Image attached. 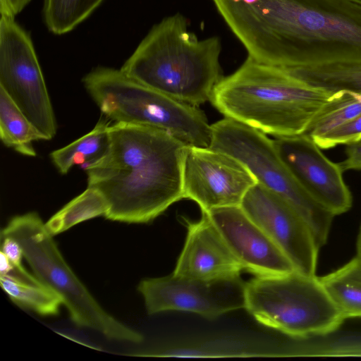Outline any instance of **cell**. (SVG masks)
<instances>
[{"mask_svg":"<svg viewBox=\"0 0 361 361\" xmlns=\"http://www.w3.org/2000/svg\"><path fill=\"white\" fill-rule=\"evenodd\" d=\"M109 206L103 195L88 187L73 199L45 223L49 232L56 235L90 219L106 214Z\"/></svg>","mask_w":361,"mask_h":361,"instance_id":"19","label":"cell"},{"mask_svg":"<svg viewBox=\"0 0 361 361\" xmlns=\"http://www.w3.org/2000/svg\"><path fill=\"white\" fill-rule=\"evenodd\" d=\"M261 324L305 338L336 331L345 319L316 276L297 271L245 283V306Z\"/></svg>","mask_w":361,"mask_h":361,"instance_id":"7","label":"cell"},{"mask_svg":"<svg viewBox=\"0 0 361 361\" xmlns=\"http://www.w3.org/2000/svg\"><path fill=\"white\" fill-rule=\"evenodd\" d=\"M257 183L250 170L231 155L210 147L185 146L183 198L195 201L202 211L240 206Z\"/></svg>","mask_w":361,"mask_h":361,"instance_id":"11","label":"cell"},{"mask_svg":"<svg viewBox=\"0 0 361 361\" xmlns=\"http://www.w3.org/2000/svg\"><path fill=\"white\" fill-rule=\"evenodd\" d=\"M104 0H44L43 18L48 30L63 35L86 20Z\"/></svg>","mask_w":361,"mask_h":361,"instance_id":"22","label":"cell"},{"mask_svg":"<svg viewBox=\"0 0 361 361\" xmlns=\"http://www.w3.org/2000/svg\"><path fill=\"white\" fill-rule=\"evenodd\" d=\"M361 114V94L341 91L331 95L305 134L312 139L353 120Z\"/></svg>","mask_w":361,"mask_h":361,"instance_id":"20","label":"cell"},{"mask_svg":"<svg viewBox=\"0 0 361 361\" xmlns=\"http://www.w3.org/2000/svg\"><path fill=\"white\" fill-rule=\"evenodd\" d=\"M221 42L199 40L176 13L155 25L121 70L133 79L182 102L199 106L210 101L222 79Z\"/></svg>","mask_w":361,"mask_h":361,"instance_id":"4","label":"cell"},{"mask_svg":"<svg viewBox=\"0 0 361 361\" xmlns=\"http://www.w3.org/2000/svg\"><path fill=\"white\" fill-rule=\"evenodd\" d=\"M312 140L321 149H330L338 145L361 141V114L345 124Z\"/></svg>","mask_w":361,"mask_h":361,"instance_id":"23","label":"cell"},{"mask_svg":"<svg viewBox=\"0 0 361 361\" xmlns=\"http://www.w3.org/2000/svg\"><path fill=\"white\" fill-rule=\"evenodd\" d=\"M0 284L16 305L43 316L56 315L63 305L61 298L43 284L27 283L2 274H0Z\"/></svg>","mask_w":361,"mask_h":361,"instance_id":"21","label":"cell"},{"mask_svg":"<svg viewBox=\"0 0 361 361\" xmlns=\"http://www.w3.org/2000/svg\"><path fill=\"white\" fill-rule=\"evenodd\" d=\"M210 148L243 163L257 183L288 201L310 228L319 248L327 241L334 215L299 184L265 133L225 117L212 125Z\"/></svg>","mask_w":361,"mask_h":361,"instance_id":"8","label":"cell"},{"mask_svg":"<svg viewBox=\"0 0 361 361\" xmlns=\"http://www.w3.org/2000/svg\"><path fill=\"white\" fill-rule=\"evenodd\" d=\"M0 137L4 145L28 157L36 156L33 142L47 140L1 87Z\"/></svg>","mask_w":361,"mask_h":361,"instance_id":"17","label":"cell"},{"mask_svg":"<svg viewBox=\"0 0 361 361\" xmlns=\"http://www.w3.org/2000/svg\"><path fill=\"white\" fill-rule=\"evenodd\" d=\"M109 122L101 118L88 133L69 145L53 151L50 157L61 174H66L75 165L85 166L99 160L109 146Z\"/></svg>","mask_w":361,"mask_h":361,"instance_id":"18","label":"cell"},{"mask_svg":"<svg viewBox=\"0 0 361 361\" xmlns=\"http://www.w3.org/2000/svg\"><path fill=\"white\" fill-rule=\"evenodd\" d=\"M240 207L286 255L297 271L316 276L319 247L307 224L288 201L257 183L247 192Z\"/></svg>","mask_w":361,"mask_h":361,"instance_id":"12","label":"cell"},{"mask_svg":"<svg viewBox=\"0 0 361 361\" xmlns=\"http://www.w3.org/2000/svg\"><path fill=\"white\" fill-rule=\"evenodd\" d=\"M82 82L101 111L115 123L156 128L185 146L210 147L212 127L198 106L152 89L121 69L97 67Z\"/></svg>","mask_w":361,"mask_h":361,"instance_id":"5","label":"cell"},{"mask_svg":"<svg viewBox=\"0 0 361 361\" xmlns=\"http://www.w3.org/2000/svg\"><path fill=\"white\" fill-rule=\"evenodd\" d=\"M31 0H0L1 16L15 18Z\"/></svg>","mask_w":361,"mask_h":361,"instance_id":"26","label":"cell"},{"mask_svg":"<svg viewBox=\"0 0 361 361\" xmlns=\"http://www.w3.org/2000/svg\"><path fill=\"white\" fill-rule=\"evenodd\" d=\"M238 25L253 59L308 87L361 94V4L350 0H240Z\"/></svg>","mask_w":361,"mask_h":361,"instance_id":"1","label":"cell"},{"mask_svg":"<svg viewBox=\"0 0 361 361\" xmlns=\"http://www.w3.org/2000/svg\"><path fill=\"white\" fill-rule=\"evenodd\" d=\"M319 279L344 319L361 317V256Z\"/></svg>","mask_w":361,"mask_h":361,"instance_id":"16","label":"cell"},{"mask_svg":"<svg viewBox=\"0 0 361 361\" xmlns=\"http://www.w3.org/2000/svg\"><path fill=\"white\" fill-rule=\"evenodd\" d=\"M350 1H355L356 3L361 4V0H350Z\"/></svg>","mask_w":361,"mask_h":361,"instance_id":"29","label":"cell"},{"mask_svg":"<svg viewBox=\"0 0 361 361\" xmlns=\"http://www.w3.org/2000/svg\"><path fill=\"white\" fill-rule=\"evenodd\" d=\"M2 252L11 261L14 267L22 268L23 252L20 244L13 238L1 237Z\"/></svg>","mask_w":361,"mask_h":361,"instance_id":"25","label":"cell"},{"mask_svg":"<svg viewBox=\"0 0 361 361\" xmlns=\"http://www.w3.org/2000/svg\"><path fill=\"white\" fill-rule=\"evenodd\" d=\"M0 87L47 140L55 136L56 118L31 37L6 16L0 20Z\"/></svg>","mask_w":361,"mask_h":361,"instance_id":"9","label":"cell"},{"mask_svg":"<svg viewBox=\"0 0 361 361\" xmlns=\"http://www.w3.org/2000/svg\"><path fill=\"white\" fill-rule=\"evenodd\" d=\"M137 290L149 314L183 311L213 320L245 306V283L240 275L198 279L172 273L163 277L145 279L140 282Z\"/></svg>","mask_w":361,"mask_h":361,"instance_id":"10","label":"cell"},{"mask_svg":"<svg viewBox=\"0 0 361 361\" xmlns=\"http://www.w3.org/2000/svg\"><path fill=\"white\" fill-rule=\"evenodd\" d=\"M207 212L243 269L256 276H280L296 271L240 206L214 208Z\"/></svg>","mask_w":361,"mask_h":361,"instance_id":"14","label":"cell"},{"mask_svg":"<svg viewBox=\"0 0 361 361\" xmlns=\"http://www.w3.org/2000/svg\"><path fill=\"white\" fill-rule=\"evenodd\" d=\"M331 95L248 56L222 78L210 101L225 117L281 137L305 134Z\"/></svg>","mask_w":361,"mask_h":361,"instance_id":"3","label":"cell"},{"mask_svg":"<svg viewBox=\"0 0 361 361\" xmlns=\"http://www.w3.org/2000/svg\"><path fill=\"white\" fill-rule=\"evenodd\" d=\"M346 158L338 163L342 171L361 170V141L346 145Z\"/></svg>","mask_w":361,"mask_h":361,"instance_id":"24","label":"cell"},{"mask_svg":"<svg viewBox=\"0 0 361 361\" xmlns=\"http://www.w3.org/2000/svg\"><path fill=\"white\" fill-rule=\"evenodd\" d=\"M276 151L305 190L334 216L352 207V195L338 163L329 159L306 134L276 137Z\"/></svg>","mask_w":361,"mask_h":361,"instance_id":"13","label":"cell"},{"mask_svg":"<svg viewBox=\"0 0 361 361\" xmlns=\"http://www.w3.org/2000/svg\"><path fill=\"white\" fill-rule=\"evenodd\" d=\"M197 221L185 220L187 235L173 274L185 277L214 279L240 275L243 269L208 213Z\"/></svg>","mask_w":361,"mask_h":361,"instance_id":"15","label":"cell"},{"mask_svg":"<svg viewBox=\"0 0 361 361\" xmlns=\"http://www.w3.org/2000/svg\"><path fill=\"white\" fill-rule=\"evenodd\" d=\"M13 268V264L2 252H0V274H8Z\"/></svg>","mask_w":361,"mask_h":361,"instance_id":"27","label":"cell"},{"mask_svg":"<svg viewBox=\"0 0 361 361\" xmlns=\"http://www.w3.org/2000/svg\"><path fill=\"white\" fill-rule=\"evenodd\" d=\"M108 134L104 155L84 168L87 186L107 202L105 218L146 224L183 199L184 144L162 130L123 123Z\"/></svg>","mask_w":361,"mask_h":361,"instance_id":"2","label":"cell"},{"mask_svg":"<svg viewBox=\"0 0 361 361\" xmlns=\"http://www.w3.org/2000/svg\"><path fill=\"white\" fill-rule=\"evenodd\" d=\"M6 236L20 244L34 275L61 298L77 326L92 329L111 340L142 342L141 334L118 321L97 302L66 263L37 212L13 217L1 231V237Z\"/></svg>","mask_w":361,"mask_h":361,"instance_id":"6","label":"cell"},{"mask_svg":"<svg viewBox=\"0 0 361 361\" xmlns=\"http://www.w3.org/2000/svg\"><path fill=\"white\" fill-rule=\"evenodd\" d=\"M357 255L361 256V227L357 240Z\"/></svg>","mask_w":361,"mask_h":361,"instance_id":"28","label":"cell"}]
</instances>
